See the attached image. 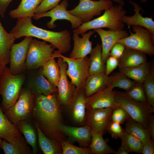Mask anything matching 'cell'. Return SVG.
Wrapping results in <instances>:
<instances>
[{
	"instance_id": "cell-9",
	"label": "cell",
	"mask_w": 154,
	"mask_h": 154,
	"mask_svg": "<svg viewBox=\"0 0 154 154\" xmlns=\"http://www.w3.org/2000/svg\"><path fill=\"white\" fill-rule=\"evenodd\" d=\"M54 48L45 41L32 39L30 43L25 63L26 71L36 70L42 66L52 56Z\"/></svg>"
},
{
	"instance_id": "cell-51",
	"label": "cell",
	"mask_w": 154,
	"mask_h": 154,
	"mask_svg": "<svg viewBox=\"0 0 154 154\" xmlns=\"http://www.w3.org/2000/svg\"><path fill=\"white\" fill-rule=\"evenodd\" d=\"M140 1L141 2L145 3L147 1V0H140Z\"/></svg>"
},
{
	"instance_id": "cell-47",
	"label": "cell",
	"mask_w": 154,
	"mask_h": 154,
	"mask_svg": "<svg viewBox=\"0 0 154 154\" xmlns=\"http://www.w3.org/2000/svg\"><path fill=\"white\" fill-rule=\"evenodd\" d=\"M147 129L151 138L154 140V116L153 115L148 123Z\"/></svg>"
},
{
	"instance_id": "cell-6",
	"label": "cell",
	"mask_w": 154,
	"mask_h": 154,
	"mask_svg": "<svg viewBox=\"0 0 154 154\" xmlns=\"http://www.w3.org/2000/svg\"><path fill=\"white\" fill-rule=\"evenodd\" d=\"M51 57L61 58L67 63L66 74L76 87L75 92L84 88L89 75V60L87 56L80 58H70L63 55L56 50L53 52Z\"/></svg>"
},
{
	"instance_id": "cell-39",
	"label": "cell",
	"mask_w": 154,
	"mask_h": 154,
	"mask_svg": "<svg viewBox=\"0 0 154 154\" xmlns=\"http://www.w3.org/2000/svg\"><path fill=\"white\" fill-rule=\"evenodd\" d=\"M123 92L127 96L136 101L147 103L142 83L136 82L131 88Z\"/></svg>"
},
{
	"instance_id": "cell-10",
	"label": "cell",
	"mask_w": 154,
	"mask_h": 154,
	"mask_svg": "<svg viewBox=\"0 0 154 154\" xmlns=\"http://www.w3.org/2000/svg\"><path fill=\"white\" fill-rule=\"evenodd\" d=\"M113 5L112 1L110 0H79L78 5L68 12L80 19L83 23L92 20L94 16L101 15L103 11Z\"/></svg>"
},
{
	"instance_id": "cell-28",
	"label": "cell",
	"mask_w": 154,
	"mask_h": 154,
	"mask_svg": "<svg viewBox=\"0 0 154 154\" xmlns=\"http://www.w3.org/2000/svg\"><path fill=\"white\" fill-rule=\"evenodd\" d=\"M43 0H21L18 7L10 11L9 15L13 18L32 17L35 11Z\"/></svg>"
},
{
	"instance_id": "cell-46",
	"label": "cell",
	"mask_w": 154,
	"mask_h": 154,
	"mask_svg": "<svg viewBox=\"0 0 154 154\" xmlns=\"http://www.w3.org/2000/svg\"><path fill=\"white\" fill-rule=\"evenodd\" d=\"M13 0H0V16L4 18L6 9Z\"/></svg>"
},
{
	"instance_id": "cell-23",
	"label": "cell",
	"mask_w": 154,
	"mask_h": 154,
	"mask_svg": "<svg viewBox=\"0 0 154 154\" xmlns=\"http://www.w3.org/2000/svg\"><path fill=\"white\" fill-rule=\"evenodd\" d=\"M22 136L16 126L5 115L1 107L0 100V137L8 142L14 143Z\"/></svg>"
},
{
	"instance_id": "cell-36",
	"label": "cell",
	"mask_w": 154,
	"mask_h": 154,
	"mask_svg": "<svg viewBox=\"0 0 154 154\" xmlns=\"http://www.w3.org/2000/svg\"><path fill=\"white\" fill-rule=\"evenodd\" d=\"M120 138L121 145L129 153H141L143 143L137 138L125 131Z\"/></svg>"
},
{
	"instance_id": "cell-37",
	"label": "cell",
	"mask_w": 154,
	"mask_h": 154,
	"mask_svg": "<svg viewBox=\"0 0 154 154\" xmlns=\"http://www.w3.org/2000/svg\"><path fill=\"white\" fill-rule=\"evenodd\" d=\"M142 84L147 102L154 108V71L146 76Z\"/></svg>"
},
{
	"instance_id": "cell-15",
	"label": "cell",
	"mask_w": 154,
	"mask_h": 154,
	"mask_svg": "<svg viewBox=\"0 0 154 154\" xmlns=\"http://www.w3.org/2000/svg\"><path fill=\"white\" fill-rule=\"evenodd\" d=\"M114 110L107 108L87 110L85 117L86 125L91 131L105 133L111 121V116Z\"/></svg>"
},
{
	"instance_id": "cell-18",
	"label": "cell",
	"mask_w": 154,
	"mask_h": 154,
	"mask_svg": "<svg viewBox=\"0 0 154 154\" xmlns=\"http://www.w3.org/2000/svg\"><path fill=\"white\" fill-rule=\"evenodd\" d=\"M59 130L72 140L78 142L81 146L89 147L91 141V130L86 125L82 127H74L61 123L58 126Z\"/></svg>"
},
{
	"instance_id": "cell-31",
	"label": "cell",
	"mask_w": 154,
	"mask_h": 154,
	"mask_svg": "<svg viewBox=\"0 0 154 154\" xmlns=\"http://www.w3.org/2000/svg\"><path fill=\"white\" fill-rule=\"evenodd\" d=\"M125 122V131L137 138L143 143L151 138L147 129L130 117Z\"/></svg>"
},
{
	"instance_id": "cell-8",
	"label": "cell",
	"mask_w": 154,
	"mask_h": 154,
	"mask_svg": "<svg viewBox=\"0 0 154 154\" xmlns=\"http://www.w3.org/2000/svg\"><path fill=\"white\" fill-rule=\"evenodd\" d=\"M34 95L26 87L22 88L18 99L4 114L15 125L19 121L30 119L33 109Z\"/></svg>"
},
{
	"instance_id": "cell-3",
	"label": "cell",
	"mask_w": 154,
	"mask_h": 154,
	"mask_svg": "<svg viewBox=\"0 0 154 154\" xmlns=\"http://www.w3.org/2000/svg\"><path fill=\"white\" fill-rule=\"evenodd\" d=\"M126 13L123 6L119 4L113 5L105 10L102 15L82 23L77 28L74 29L72 32L82 36L87 31L96 29L106 28L112 30H123L125 24L122 21L121 17Z\"/></svg>"
},
{
	"instance_id": "cell-35",
	"label": "cell",
	"mask_w": 154,
	"mask_h": 154,
	"mask_svg": "<svg viewBox=\"0 0 154 154\" xmlns=\"http://www.w3.org/2000/svg\"><path fill=\"white\" fill-rule=\"evenodd\" d=\"M136 82L119 71L108 76L107 86H112L113 88H119L127 91L131 88Z\"/></svg>"
},
{
	"instance_id": "cell-50",
	"label": "cell",
	"mask_w": 154,
	"mask_h": 154,
	"mask_svg": "<svg viewBox=\"0 0 154 154\" xmlns=\"http://www.w3.org/2000/svg\"><path fill=\"white\" fill-rule=\"evenodd\" d=\"M92 1H96V0H92ZM112 1H113L118 3L119 4H120L122 6H123L125 3L123 0H110Z\"/></svg>"
},
{
	"instance_id": "cell-48",
	"label": "cell",
	"mask_w": 154,
	"mask_h": 154,
	"mask_svg": "<svg viewBox=\"0 0 154 154\" xmlns=\"http://www.w3.org/2000/svg\"><path fill=\"white\" fill-rule=\"evenodd\" d=\"M129 153L121 145L117 151H116L114 154H128Z\"/></svg>"
},
{
	"instance_id": "cell-2",
	"label": "cell",
	"mask_w": 154,
	"mask_h": 154,
	"mask_svg": "<svg viewBox=\"0 0 154 154\" xmlns=\"http://www.w3.org/2000/svg\"><path fill=\"white\" fill-rule=\"evenodd\" d=\"M31 18L17 19L15 25L10 32L15 39L23 37H35L49 42L61 54L70 51L71 47V36L68 30L57 32L39 28L32 23Z\"/></svg>"
},
{
	"instance_id": "cell-14",
	"label": "cell",
	"mask_w": 154,
	"mask_h": 154,
	"mask_svg": "<svg viewBox=\"0 0 154 154\" xmlns=\"http://www.w3.org/2000/svg\"><path fill=\"white\" fill-rule=\"evenodd\" d=\"M113 88L107 86L93 94L86 97V109L110 108L114 109L120 107L116 101Z\"/></svg>"
},
{
	"instance_id": "cell-26",
	"label": "cell",
	"mask_w": 154,
	"mask_h": 154,
	"mask_svg": "<svg viewBox=\"0 0 154 154\" xmlns=\"http://www.w3.org/2000/svg\"><path fill=\"white\" fill-rule=\"evenodd\" d=\"M16 39L11 33H8L0 21V60L5 66L9 63L11 48Z\"/></svg>"
},
{
	"instance_id": "cell-43",
	"label": "cell",
	"mask_w": 154,
	"mask_h": 154,
	"mask_svg": "<svg viewBox=\"0 0 154 154\" xmlns=\"http://www.w3.org/2000/svg\"><path fill=\"white\" fill-rule=\"evenodd\" d=\"M106 63L105 73L106 75L108 76L118 66V59L110 56L107 59Z\"/></svg>"
},
{
	"instance_id": "cell-17",
	"label": "cell",
	"mask_w": 154,
	"mask_h": 154,
	"mask_svg": "<svg viewBox=\"0 0 154 154\" xmlns=\"http://www.w3.org/2000/svg\"><path fill=\"white\" fill-rule=\"evenodd\" d=\"M99 35L102 41V58L104 64L110 56V52L113 46L120 39L127 37L129 34L123 30H106L102 28L93 29Z\"/></svg>"
},
{
	"instance_id": "cell-40",
	"label": "cell",
	"mask_w": 154,
	"mask_h": 154,
	"mask_svg": "<svg viewBox=\"0 0 154 154\" xmlns=\"http://www.w3.org/2000/svg\"><path fill=\"white\" fill-rule=\"evenodd\" d=\"M130 117L127 112L120 107L114 109L112 112L111 120L113 122L121 124L124 123Z\"/></svg>"
},
{
	"instance_id": "cell-11",
	"label": "cell",
	"mask_w": 154,
	"mask_h": 154,
	"mask_svg": "<svg viewBox=\"0 0 154 154\" xmlns=\"http://www.w3.org/2000/svg\"><path fill=\"white\" fill-rule=\"evenodd\" d=\"M68 5L67 0H63L50 10L43 13L35 14L32 17L35 20H38L43 17H50V20L46 23L47 27L50 29L56 27V25L54 23L56 21L67 20L70 23L72 28L76 29L79 27L82 22L80 19L72 15L67 10Z\"/></svg>"
},
{
	"instance_id": "cell-4",
	"label": "cell",
	"mask_w": 154,
	"mask_h": 154,
	"mask_svg": "<svg viewBox=\"0 0 154 154\" xmlns=\"http://www.w3.org/2000/svg\"><path fill=\"white\" fill-rule=\"evenodd\" d=\"M24 72L17 75L11 74L6 66L0 81V95L2 98L1 107L4 113L16 102L27 77Z\"/></svg>"
},
{
	"instance_id": "cell-24",
	"label": "cell",
	"mask_w": 154,
	"mask_h": 154,
	"mask_svg": "<svg viewBox=\"0 0 154 154\" xmlns=\"http://www.w3.org/2000/svg\"><path fill=\"white\" fill-rule=\"evenodd\" d=\"M119 70L130 79L141 83L148 74L154 71L153 64L147 61L134 67L119 68Z\"/></svg>"
},
{
	"instance_id": "cell-38",
	"label": "cell",
	"mask_w": 154,
	"mask_h": 154,
	"mask_svg": "<svg viewBox=\"0 0 154 154\" xmlns=\"http://www.w3.org/2000/svg\"><path fill=\"white\" fill-rule=\"evenodd\" d=\"M60 143L63 154H92L89 147H78L63 139L60 141Z\"/></svg>"
},
{
	"instance_id": "cell-44",
	"label": "cell",
	"mask_w": 154,
	"mask_h": 154,
	"mask_svg": "<svg viewBox=\"0 0 154 154\" xmlns=\"http://www.w3.org/2000/svg\"><path fill=\"white\" fill-rule=\"evenodd\" d=\"M125 48V47L124 44L121 43L117 42L111 48L110 52V56L118 59L122 55Z\"/></svg>"
},
{
	"instance_id": "cell-45",
	"label": "cell",
	"mask_w": 154,
	"mask_h": 154,
	"mask_svg": "<svg viewBox=\"0 0 154 154\" xmlns=\"http://www.w3.org/2000/svg\"><path fill=\"white\" fill-rule=\"evenodd\" d=\"M141 153L142 154H154V140L151 138L143 143Z\"/></svg>"
},
{
	"instance_id": "cell-7",
	"label": "cell",
	"mask_w": 154,
	"mask_h": 154,
	"mask_svg": "<svg viewBox=\"0 0 154 154\" xmlns=\"http://www.w3.org/2000/svg\"><path fill=\"white\" fill-rule=\"evenodd\" d=\"M133 33L117 42L125 47L141 51L150 56L154 55V35L148 29L140 26L132 27Z\"/></svg>"
},
{
	"instance_id": "cell-19",
	"label": "cell",
	"mask_w": 154,
	"mask_h": 154,
	"mask_svg": "<svg viewBox=\"0 0 154 154\" xmlns=\"http://www.w3.org/2000/svg\"><path fill=\"white\" fill-rule=\"evenodd\" d=\"M95 32L90 31L80 37L79 35L74 33L73 39V48L69 57L72 58H80L85 57L91 52L92 48V41L90 40L91 37Z\"/></svg>"
},
{
	"instance_id": "cell-22",
	"label": "cell",
	"mask_w": 154,
	"mask_h": 154,
	"mask_svg": "<svg viewBox=\"0 0 154 154\" xmlns=\"http://www.w3.org/2000/svg\"><path fill=\"white\" fill-rule=\"evenodd\" d=\"M118 60L119 68L134 67L147 61L144 53L126 47Z\"/></svg>"
},
{
	"instance_id": "cell-27",
	"label": "cell",
	"mask_w": 154,
	"mask_h": 154,
	"mask_svg": "<svg viewBox=\"0 0 154 154\" xmlns=\"http://www.w3.org/2000/svg\"><path fill=\"white\" fill-rule=\"evenodd\" d=\"M29 119L21 120L16 125V127L24 135L25 140L32 148L33 154L38 153L36 131Z\"/></svg>"
},
{
	"instance_id": "cell-21",
	"label": "cell",
	"mask_w": 154,
	"mask_h": 154,
	"mask_svg": "<svg viewBox=\"0 0 154 154\" xmlns=\"http://www.w3.org/2000/svg\"><path fill=\"white\" fill-rule=\"evenodd\" d=\"M86 97L84 88L76 91L68 106L71 109L73 119L77 122H82L85 119Z\"/></svg>"
},
{
	"instance_id": "cell-52",
	"label": "cell",
	"mask_w": 154,
	"mask_h": 154,
	"mask_svg": "<svg viewBox=\"0 0 154 154\" xmlns=\"http://www.w3.org/2000/svg\"><path fill=\"white\" fill-rule=\"evenodd\" d=\"M2 141V140L1 139V138L0 137V147L1 144V143ZM0 149H1V148L0 147Z\"/></svg>"
},
{
	"instance_id": "cell-12",
	"label": "cell",
	"mask_w": 154,
	"mask_h": 154,
	"mask_svg": "<svg viewBox=\"0 0 154 154\" xmlns=\"http://www.w3.org/2000/svg\"><path fill=\"white\" fill-rule=\"evenodd\" d=\"M32 37H25L20 42L14 44L10 50L9 70L13 75H17L26 71L25 63L29 45Z\"/></svg>"
},
{
	"instance_id": "cell-1",
	"label": "cell",
	"mask_w": 154,
	"mask_h": 154,
	"mask_svg": "<svg viewBox=\"0 0 154 154\" xmlns=\"http://www.w3.org/2000/svg\"><path fill=\"white\" fill-rule=\"evenodd\" d=\"M57 94L34 95V106L30 119L47 137L60 141L63 133L58 128L61 114Z\"/></svg>"
},
{
	"instance_id": "cell-5",
	"label": "cell",
	"mask_w": 154,
	"mask_h": 154,
	"mask_svg": "<svg viewBox=\"0 0 154 154\" xmlns=\"http://www.w3.org/2000/svg\"><path fill=\"white\" fill-rule=\"evenodd\" d=\"M116 102L123 108L133 120L147 128L154 108L147 103L136 101L130 98L123 92L114 90Z\"/></svg>"
},
{
	"instance_id": "cell-34",
	"label": "cell",
	"mask_w": 154,
	"mask_h": 154,
	"mask_svg": "<svg viewBox=\"0 0 154 154\" xmlns=\"http://www.w3.org/2000/svg\"><path fill=\"white\" fill-rule=\"evenodd\" d=\"M102 52L101 44L98 43L92 48L89 58V75L105 72V64L102 60Z\"/></svg>"
},
{
	"instance_id": "cell-32",
	"label": "cell",
	"mask_w": 154,
	"mask_h": 154,
	"mask_svg": "<svg viewBox=\"0 0 154 154\" xmlns=\"http://www.w3.org/2000/svg\"><path fill=\"white\" fill-rule=\"evenodd\" d=\"M34 125L37 132L39 145L43 153L44 154H60L59 141L47 137L38 125Z\"/></svg>"
},
{
	"instance_id": "cell-16",
	"label": "cell",
	"mask_w": 154,
	"mask_h": 154,
	"mask_svg": "<svg viewBox=\"0 0 154 154\" xmlns=\"http://www.w3.org/2000/svg\"><path fill=\"white\" fill-rule=\"evenodd\" d=\"M57 62L60 72V78L57 86V97L62 105L68 106L75 93L76 87L68 79L66 71L67 63L61 58H58Z\"/></svg>"
},
{
	"instance_id": "cell-13",
	"label": "cell",
	"mask_w": 154,
	"mask_h": 154,
	"mask_svg": "<svg viewBox=\"0 0 154 154\" xmlns=\"http://www.w3.org/2000/svg\"><path fill=\"white\" fill-rule=\"evenodd\" d=\"M42 67L28 71L26 87L29 88L34 95H48L58 93V89L52 86L44 76Z\"/></svg>"
},
{
	"instance_id": "cell-42",
	"label": "cell",
	"mask_w": 154,
	"mask_h": 154,
	"mask_svg": "<svg viewBox=\"0 0 154 154\" xmlns=\"http://www.w3.org/2000/svg\"><path fill=\"white\" fill-rule=\"evenodd\" d=\"M125 131L120 125V124L111 121L107 129L108 131L114 139H117L121 137Z\"/></svg>"
},
{
	"instance_id": "cell-20",
	"label": "cell",
	"mask_w": 154,
	"mask_h": 154,
	"mask_svg": "<svg viewBox=\"0 0 154 154\" xmlns=\"http://www.w3.org/2000/svg\"><path fill=\"white\" fill-rule=\"evenodd\" d=\"M129 3L134 7V14L131 16H123L121 20L129 28L131 26H140L149 30L154 35V21L152 17H144L140 14L139 12L142 9L136 3L130 1Z\"/></svg>"
},
{
	"instance_id": "cell-41",
	"label": "cell",
	"mask_w": 154,
	"mask_h": 154,
	"mask_svg": "<svg viewBox=\"0 0 154 154\" xmlns=\"http://www.w3.org/2000/svg\"><path fill=\"white\" fill-rule=\"evenodd\" d=\"M61 0H43L37 7L35 14L43 13L47 12L58 5Z\"/></svg>"
},
{
	"instance_id": "cell-33",
	"label": "cell",
	"mask_w": 154,
	"mask_h": 154,
	"mask_svg": "<svg viewBox=\"0 0 154 154\" xmlns=\"http://www.w3.org/2000/svg\"><path fill=\"white\" fill-rule=\"evenodd\" d=\"M55 58L51 57L42 66L44 77L54 87L56 88L60 78V70Z\"/></svg>"
},
{
	"instance_id": "cell-49",
	"label": "cell",
	"mask_w": 154,
	"mask_h": 154,
	"mask_svg": "<svg viewBox=\"0 0 154 154\" xmlns=\"http://www.w3.org/2000/svg\"><path fill=\"white\" fill-rule=\"evenodd\" d=\"M5 67H5L3 65L0 60V81L3 75Z\"/></svg>"
},
{
	"instance_id": "cell-25",
	"label": "cell",
	"mask_w": 154,
	"mask_h": 154,
	"mask_svg": "<svg viewBox=\"0 0 154 154\" xmlns=\"http://www.w3.org/2000/svg\"><path fill=\"white\" fill-rule=\"evenodd\" d=\"M108 76L105 72L89 75L84 88L86 97L93 94L106 86Z\"/></svg>"
},
{
	"instance_id": "cell-30",
	"label": "cell",
	"mask_w": 154,
	"mask_h": 154,
	"mask_svg": "<svg viewBox=\"0 0 154 154\" xmlns=\"http://www.w3.org/2000/svg\"><path fill=\"white\" fill-rule=\"evenodd\" d=\"M25 138L22 136L14 143L2 140L0 148L5 154H32L33 152L28 145Z\"/></svg>"
},
{
	"instance_id": "cell-29",
	"label": "cell",
	"mask_w": 154,
	"mask_h": 154,
	"mask_svg": "<svg viewBox=\"0 0 154 154\" xmlns=\"http://www.w3.org/2000/svg\"><path fill=\"white\" fill-rule=\"evenodd\" d=\"M91 131L92 139L89 147L92 154H114L116 151L108 144V139L103 138L102 132Z\"/></svg>"
}]
</instances>
